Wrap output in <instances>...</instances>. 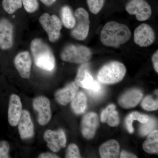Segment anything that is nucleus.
Wrapping results in <instances>:
<instances>
[{"label": "nucleus", "mask_w": 158, "mask_h": 158, "mask_svg": "<svg viewBox=\"0 0 158 158\" xmlns=\"http://www.w3.org/2000/svg\"><path fill=\"white\" fill-rule=\"evenodd\" d=\"M152 62L155 70L157 73H158V51H156L152 56Z\"/></svg>", "instance_id": "obj_32"}, {"label": "nucleus", "mask_w": 158, "mask_h": 158, "mask_svg": "<svg viewBox=\"0 0 158 158\" xmlns=\"http://www.w3.org/2000/svg\"><path fill=\"white\" fill-rule=\"evenodd\" d=\"M79 86L75 82H71L62 89L57 90L55 94L56 101L63 106L72 101L78 91Z\"/></svg>", "instance_id": "obj_17"}, {"label": "nucleus", "mask_w": 158, "mask_h": 158, "mask_svg": "<svg viewBox=\"0 0 158 158\" xmlns=\"http://www.w3.org/2000/svg\"><path fill=\"white\" fill-rule=\"evenodd\" d=\"M149 117L137 112H134L128 115L125 119V125L129 132L132 134L134 132L133 127V122L134 120H137L141 123H145L148 121Z\"/></svg>", "instance_id": "obj_24"}, {"label": "nucleus", "mask_w": 158, "mask_h": 158, "mask_svg": "<svg viewBox=\"0 0 158 158\" xmlns=\"http://www.w3.org/2000/svg\"><path fill=\"white\" fill-rule=\"evenodd\" d=\"M143 97V94L138 89L128 90L120 97L118 100L119 105L124 109L134 108L138 105Z\"/></svg>", "instance_id": "obj_18"}, {"label": "nucleus", "mask_w": 158, "mask_h": 158, "mask_svg": "<svg viewBox=\"0 0 158 158\" xmlns=\"http://www.w3.org/2000/svg\"><path fill=\"white\" fill-rule=\"evenodd\" d=\"M127 69L121 62L113 61L104 65L98 73V81L105 84L111 85L121 81L124 77Z\"/></svg>", "instance_id": "obj_4"}, {"label": "nucleus", "mask_w": 158, "mask_h": 158, "mask_svg": "<svg viewBox=\"0 0 158 158\" xmlns=\"http://www.w3.org/2000/svg\"><path fill=\"white\" fill-rule=\"evenodd\" d=\"M145 152L150 154H158V131L155 130L148 134L147 139L143 144Z\"/></svg>", "instance_id": "obj_22"}, {"label": "nucleus", "mask_w": 158, "mask_h": 158, "mask_svg": "<svg viewBox=\"0 0 158 158\" xmlns=\"http://www.w3.org/2000/svg\"><path fill=\"white\" fill-rule=\"evenodd\" d=\"M22 111V104L19 97L16 94H11L8 109V120L10 125L12 127L18 125Z\"/></svg>", "instance_id": "obj_15"}, {"label": "nucleus", "mask_w": 158, "mask_h": 158, "mask_svg": "<svg viewBox=\"0 0 158 158\" xmlns=\"http://www.w3.org/2000/svg\"><path fill=\"white\" fill-rule=\"evenodd\" d=\"M31 49L36 66L48 71L53 70L56 65L55 57L46 43L40 38L34 39L31 43Z\"/></svg>", "instance_id": "obj_2"}, {"label": "nucleus", "mask_w": 158, "mask_h": 158, "mask_svg": "<svg viewBox=\"0 0 158 158\" xmlns=\"http://www.w3.org/2000/svg\"><path fill=\"white\" fill-rule=\"evenodd\" d=\"M22 0H3V9L7 13L12 14L22 6Z\"/></svg>", "instance_id": "obj_26"}, {"label": "nucleus", "mask_w": 158, "mask_h": 158, "mask_svg": "<svg viewBox=\"0 0 158 158\" xmlns=\"http://www.w3.org/2000/svg\"><path fill=\"white\" fill-rule=\"evenodd\" d=\"M40 1L45 6H50L53 5L56 0H40Z\"/></svg>", "instance_id": "obj_35"}, {"label": "nucleus", "mask_w": 158, "mask_h": 158, "mask_svg": "<svg viewBox=\"0 0 158 158\" xmlns=\"http://www.w3.org/2000/svg\"><path fill=\"white\" fill-rule=\"evenodd\" d=\"M157 127V121L154 117H150L148 121L141 123L139 128V134L142 136H145L150 134Z\"/></svg>", "instance_id": "obj_25"}, {"label": "nucleus", "mask_w": 158, "mask_h": 158, "mask_svg": "<svg viewBox=\"0 0 158 158\" xmlns=\"http://www.w3.org/2000/svg\"><path fill=\"white\" fill-rule=\"evenodd\" d=\"M92 52L89 48L79 44H69L62 49L60 57L63 61L77 64H84L90 61Z\"/></svg>", "instance_id": "obj_5"}, {"label": "nucleus", "mask_w": 158, "mask_h": 158, "mask_svg": "<svg viewBox=\"0 0 158 158\" xmlns=\"http://www.w3.org/2000/svg\"><path fill=\"white\" fill-rule=\"evenodd\" d=\"M131 32L127 26L115 21L107 23L102 29L100 40L103 44L118 48L129 40Z\"/></svg>", "instance_id": "obj_1"}, {"label": "nucleus", "mask_w": 158, "mask_h": 158, "mask_svg": "<svg viewBox=\"0 0 158 158\" xmlns=\"http://www.w3.org/2000/svg\"><path fill=\"white\" fill-rule=\"evenodd\" d=\"M141 106L144 110L151 111L157 110L158 100L154 99L151 96H147L144 98L141 103Z\"/></svg>", "instance_id": "obj_27"}, {"label": "nucleus", "mask_w": 158, "mask_h": 158, "mask_svg": "<svg viewBox=\"0 0 158 158\" xmlns=\"http://www.w3.org/2000/svg\"><path fill=\"white\" fill-rule=\"evenodd\" d=\"M39 158H59L56 155L51 153H43L38 156Z\"/></svg>", "instance_id": "obj_33"}, {"label": "nucleus", "mask_w": 158, "mask_h": 158, "mask_svg": "<svg viewBox=\"0 0 158 158\" xmlns=\"http://www.w3.org/2000/svg\"><path fill=\"white\" fill-rule=\"evenodd\" d=\"M120 146L118 141L111 140L102 144L99 148L100 155L102 158H116L119 155Z\"/></svg>", "instance_id": "obj_19"}, {"label": "nucleus", "mask_w": 158, "mask_h": 158, "mask_svg": "<svg viewBox=\"0 0 158 158\" xmlns=\"http://www.w3.org/2000/svg\"><path fill=\"white\" fill-rule=\"evenodd\" d=\"M75 25L71 31V35L74 39L83 40L88 37L90 30V21L88 11L79 8L75 11Z\"/></svg>", "instance_id": "obj_6"}, {"label": "nucleus", "mask_w": 158, "mask_h": 158, "mask_svg": "<svg viewBox=\"0 0 158 158\" xmlns=\"http://www.w3.org/2000/svg\"><path fill=\"white\" fill-rule=\"evenodd\" d=\"M126 10L129 14L135 15L136 19L140 21L149 19L152 14L151 7L145 0H130Z\"/></svg>", "instance_id": "obj_8"}, {"label": "nucleus", "mask_w": 158, "mask_h": 158, "mask_svg": "<svg viewBox=\"0 0 158 158\" xmlns=\"http://www.w3.org/2000/svg\"><path fill=\"white\" fill-rule=\"evenodd\" d=\"M13 25L6 19H0V48L4 50L9 49L13 44Z\"/></svg>", "instance_id": "obj_12"}, {"label": "nucleus", "mask_w": 158, "mask_h": 158, "mask_svg": "<svg viewBox=\"0 0 158 158\" xmlns=\"http://www.w3.org/2000/svg\"><path fill=\"white\" fill-rule=\"evenodd\" d=\"M43 138L47 143L48 147L53 152H58L66 146V137L62 129L57 131L47 130L44 134Z\"/></svg>", "instance_id": "obj_10"}, {"label": "nucleus", "mask_w": 158, "mask_h": 158, "mask_svg": "<svg viewBox=\"0 0 158 158\" xmlns=\"http://www.w3.org/2000/svg\"><path fill=\"white\" fill-rule=\"evenodd\" d=\"M87 106V97L81 91L77 92L71 104L73 112L77 115L81 114L85 112Z\"/></svg>", "instance_id": "obj_21"}, {"label": "nucleus", "mask_w": 158, "mask_h": 158, "mask_svg": "<svg viewBox=\"0 0 158 158\" xmlns=\"http://www.w3.org/2000/svg\"><path fill=\"white\" fill-rule=\"evenodd\" d=\"M99 119L97 114L90 113L84 116L81 124V130L84 138L91 139L95 135L98 126Z\"/></svg>", "instance_id": "obj_14"}, {"label": "nucleus", "mask_w": 158, "mask_h": 158, "mask_svg": "<svg viewBox=\"0 0 158 158\" xmlns=\"http://www.w3.org/2000/svg\"><path fill=\"white\" fill-rule=\"evenodd\" d=\"M65 157L66 158H81L80 155L78 147L76 144H71L69 145L66 150Z\"/></svg>", "instance_id": "obj_30"}, {"label": "nucleus", "mask_w": 158, "mask_h": 158, "mask_svg": "<svg viewBox=\"0 0 158 158\" xmlns=\"http://www.w3.org/2000/svg\"><path fill=\"white\" fill-rule=\"evenodd\" d=\"M10 145L7 141H0V158H9Z\"/></svg>", "instance_id": "obj_31"}, {"label": "nucleus", "mask_w": 158, "mask_h": 158, "mask_svg": "<svg viewBox=\"0 0 158 158\" xmlns=\"http://www.w3.org/2000/svg\"><path fill=\"white\" fill-rule=\"evenodd\" d=\"M105 0H87L89 10L94 15L98 14L104 5Z\"/></svg>", "instance_id": "obj_28"}, {"label": "nucleus", "mask_w": 158, "mask_h": 158, "mask_svg": "<svg viewBox=\"0 0 158 158\" xmlns=\"http://www.w3.org/2000/svg\"><path fill=\"white\" fill-rule=\"evenodd\" d=\"M101 121L106 123L110 126L115 127L119 123L118 113L116 110L115 105H109L105 110L102 111L101 114Z\"/></svg>", "instance_id": "obj_20"}, {"label": "nucleus", "mask_w": 158, "mask_h": 158, "mask_svg": "<svg viewBox=\"0 0 158 158\" xmlns=\"http://www.w3.org/2000/svg\"><path fill=\"white\" fill-rule=\"evenodd\" d=\"M24 8L27 12L32 13L37 11L39 8L37 0H22Z\"/></svg>", "instance_id": "obj_29"}, {"label": "nucleus", "mask_w": 158, "mask_h": 158, "mask_svg": "<svg viewBox=\"0 0 158 158\" xmlns=\"http://www.w3.org/2000/svg\"><path fill=\"white\" fill-rule=\"evenodd\" d=\"M33 105L34 110L38 113L39 124L42 126L48 124L52 115L49 100L44 96L37 97L33 101Z\"/></svg>", "instance_id": "obj_11"}, {"label": "nucleus", "mask_w": 158, "mask_h": 158, "mask_svg": "<svg viewBox=\"0 0 158 158\" xmlns=\"http://www.w3.org/2000/svg\"><path fill=\"white\" fill-rule=\"evenodd\" d=\"M18 125L19 132L22 139H29L33 137L34 126L28 111L23 110Z\"/></svg>", "instance_id": "obj_16"}, {"label": "nucleus", "mask_w": 158, "mask_h": 158, "mask_svg": "<svg viewBox=\"0 0 158 158\" xmlns=\"http://www.w3.org/2000/svg\"><path fill=\"white\" fill-rule=\"evenodd\" d=\"M134 40L137 45L141 47H147L154 42L156 40L155 33L149 25L142 23L135 29Z\"/></svg>", "instance_id": "obj_9"}, {"label": "nucleus", "mask_w": 158, "mask_h": 158, "mask_svg": "<svg viewBox=\"0 0 158 158\" xmlns=\"http://www.w3.org/2000/svg\"><path fill=\"white\" fill-rule=\"evenodd\" d=\"M75 82L79 87L88 90L93 98H99L103 94V88L100 82L96 81L91 75L87 62L82 64L79 68Z\"/></svg>", "instance_id": "obj_3"}, {"label": "nucleus", "mask_w": 158, "mask_h": 158, "mask_svg": "<svg viewBox=\"0 0 158 158\" xmlns=\"http://www.w3.org/2000/svg\"><path fill=\"white\" fill-rule=\"evenodd\" d=\"M120 157L121 158H136L137 157L132 153L127 152L125 151H123L120 153Z\"/></svg>", "instance_id": "obj_34"}, {"label": "nucleus", "mask_w": 158, "mask_h": 158, "mask_svg": "<svg viewBox=\"0 0 158 158\" xmlns=\"http://www.w3.org/2000/svg\"><path fill=\"white\" fill-rule=\"evenodd\" d=\"M32 63L31 55L27 51L21 52L15 58V66L20 76L24 79L30 78Z\"/></svg>", "instance_id": "obj_13"}, {"label": "nucleus", "mask_w": 158, "mask_h": 158, "mask_svg": "<svg viewBox=\"0 0 158 158\" xmlns=\"http://www.w3.org/2000/svg\"><path fill=\"white\" fill-rule=\"evenodd\" d=\"M39 22L47 33L51 42H55L59 40L62 24L57 15H52L51 16L48 13H44L40 17Z\"/></svg>", "instance_id": "obj_7"}, {"label": "nucleus", "mask_w": 158, "mask_h": 158, "mask_svg": "<svg viewBox=\"0 0 158 158\" xmlns=\"http://www.w3.org/2000/svg\"><path fill=\"white\" fill-rule=\"evenodd\" d=\"M61 22L63 26L69 29H72L75 25L76 19L71 9L69 6H65L61 10Z\"/></svg>", "instance_id": "obj_23"}]
</instances>
